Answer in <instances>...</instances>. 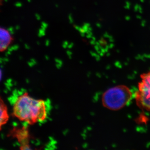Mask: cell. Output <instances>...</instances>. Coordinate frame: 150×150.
Returning a JSON list of instances; mask_svg holds the SVG:
<instances>
[{
	"label": "cell",
	"mask_w": 150,
	"mask_h": 150,
	"mask_svg": "<svg viewBox=\"0 0 150 150\" xmlns=\"http://www.w3.org/2000/svg\"><path fill=\"white\" fill-rule=\"evenodd\" d=\"M46 107L44 100L34 99L25 93L17 98L14 104L13 114L20 121L32 125L46 120Z\"/></svg>",
	"instance_id": "6da1fadb"
},
{
	"label": "cell",
	"mask_w": 150,
	"mask_h": 150,
	"mask_svg": "<svg viewBox=\"0 0 150 150\" xmlns=\"http://www.w3.org/2000/svg\"><path fill=\"white\" fill-rule=\"evenodd\" d=\"M133 96L129 87L119 85L105 91L103 94L101 101L103 107L108 110L117 111L126 106Z\"/></svg>",
	"instance_id": "7a4b0ae2"
},
{
	"label": "cell",
	"mask_w": 150,
	"mask_h": 150,
	"mask_svg": "<svg viewBox=\"0 0 150 150\" xmlns=\"http://www.w3.org/2000/svg\"><path fill=\"white\" fill-rule=\"evenodd\" d=\"M140 78L134 98L140 109L150 112V70L140 75Z\"/></svg>",
	"instance_id": "3957f363"
},
{
	"label": "cell",
	"mask_w": 150,
	"mask_h": 150,
	"mask_svg": "<svg viewBox=\"0 0 150 150\" xmlns=\"http://www.w3.org/2000/svg\"><path fill=\"white\" fill-rule=\"evenodd\" d=\"M11 134L18 140L21 145V149H31L29 145L30 135L26 127L23 126L21 129L14 128L11 131Z\"/></svg>",
	"instance_id": "277c9868"
},
{
	"label": "cell",
	"mask_w": 150,
	"mask_h": 150,
	"mask_svg": "<svg viewBox=\"0 0 150 150\" xmlns=\"http://www.w3.org/2000/svg\"><path fill=\"white\" fill-rule=\"evenodd\" d=\"M13 40V38L11 36L9 32L5 28H1V45L0 49L1 51L6 50L9 45Z\"/></svg>",
	"instance_id": "5b68a950"
},
{
	"label": "cell",
	"mask_w": 150,
	"mask_h": 150,
	"mask_svg": "<svg viewBox=\"0 0 150 150\" xmlns=\"http://www.w3.org/2000/svg\"><path fill=\"white\" fill-rule=\"evenodd\" d=\"M0 112H1L0 127H1V129L2 126L7 123L9 118L7 107L1 98V102H0Z\"/></svg>",
	"instance_id": "8992f818"
}]
</instances>
